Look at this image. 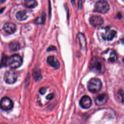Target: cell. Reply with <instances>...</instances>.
<instances>
[{"label": "cell", "instance_id": "6da1fadb", "mask_svg": "<svg viewBox=\"0 0 124 124\" xmlns=\"http://www.w3.org/2000/svg\"><path fill=\"white\" fill-rule=\"evenodd\" d=\"M91 70L96 74H103L105 71V64L103 60L97 57H93L89 63Z\"/></svg>", "mask_w": 124, "mask_h": 124}, {"label": "cell", "instance_id": "7a4b0ae2", "mask_svg": "<svg viewBox=\"0 0 124 124\" xmlns=\"http://www.w3.org/2000/svg\"><path fill=\"white\" fill-rule=\"evenodd\" d=\"M102 87V84L101 80L96 78H91L88 82L87 87L89 91L93 93H95L99 92Z\"/></svg>", "mask_w": 124, "mask_h": 124}, {"label": "cell", "instance_id": "3957f363", "mask_svg": "<svg viewBox=\"0 0 124 124\" xmlns=\"http://www.w3.org/2000/svg\"><path fill=\"white\" fill-rule=\"evenodd\" d=\"M23 60L20 56L14 54L10 56L7 60V63L9 66L13 69L20 67L22 64Z\"/></svg>", "mask_w": 124, "mask_h": 124}, {"label": "cell", "instance_id": "277c9868", "mask_svg": "<svg viewBox=\"0 0 124 124\" xmlns=\"http://www.w3.org/2000/svg\"><path fill=\"white\" fill-rule=\"evenodd\" d=\"M94 8L96 12L101 14H105L108 11L109 5L106 0H100L95 3Z\"/></svg>", "mask_w": 124, "mask_h": 124}, {"label": "cell", "instance_id": "5b68a950", "mask_svg": "<svg viewBox=\"0 0 124 124\" xmlns=\"http://www.w3.org/2000/svg\"><path fill=\"white\" fill-rule=\"evenodd\" d=\"M104 31L102 33V37L104 40L111 41L116 35V31L111 29L109 27H106L104 29Z\"/></svg>", "mask_w": 124, "mask_h": 124}, {"label": "cell", "instance_id": "8992f818", "mask_svg": "<svg viewBox=\"0 0 124 124\" xmlns=\"http://www.w3.org/2000/svg\"><path fill=\"white\" fill-rule=\"evenodd\" d=\"M13 106L12 100L8 97H4L0 101V108L3 110H9L13 108Z\"/></svg>", "mask_w": 124, "mask_h": 124}, {"label": "cell", "instance_id": "52a82bcc", "mask_svg": "<svg viewBox=\"0 0 124 124\" xmlns=\"http://www.w3.org/2000/svg\"><path fill=\"white\" fill-rule=\"evenodd\" d=\"M17 74L13 71L10 70L5 72L4 75V80L6 83L12 84L16 82L17 80Z\"/></svg>", "mask_w": 124, "mask_h": 124}, {"label": "cell", "instance_id": "ba28073f", "mask_svg": "<svg viewBox=\"0 0 124 124\" xmlns=\"http://www.w3.org/2000/svg\"><path fill=\"white\" fill-rule=\"evenodd\" d=\"M89 21L90 24L94 27H97L102 25L104 23L103 18L97 15H93L90 17Z\"/></svg>", "mask_w": 124, "mask_h": 124}, {"label": "cell", "instance_id": "9c48e42d", "mask_svg": "<svg viewBox=\"0 0 124 124\" xmlns=\"http://www.w3.org/2000/svg\"><path fill=\"white\" fill-rule=\"evenodd\" d=\"M108 100V95L106 93H101L96 96L94 101L96 105L102 106L106 104Z\"/></svg>", "mask_w": 124, "mask_h": 124}, {"label": "cell", "instance_id": "30bf717a", "mask_svg": "<svg viewBox=\"0 0 124 124\" xmlns=\"http://www.w3.org/2000/svg\"><path fill=\"white\" fill-rule=\"evenodd\" d=\"M92 100L90 97L87 95L83 96L79 101V105L83 108L87 109L91 106Z\"/></svg>", "mask_w": 124, "mask_h": 124}, {"label": "cell", "instance_id": "8fae6325", "mask_svg": "<svg viewBox=\"0 0 124 124\" xmlns=\"http://www.w3.org/2000/svg\"><path fill=\"white\" fill-rule=\"evenodd\" d=\"M3 28L4 31L9 34L14 33L16 30V26L15 24L11 22H7L5 23Z\"/></svg>", "mask_w": 124, "mask_h": 124}, {"label": "cell", "instance_id": "7c38bea8", "mask_svg": "<svg viewBox=\"0 0 124 124\" xmlns=\"http://www.w3.org/2000/svg\"><path fill=\"white\" fill-rule=\"evenodd\" d=\"M47 63L55 69H58L60 65V62L53 56H50L47 58Z\"/></svg>", "mask_w": 124, "mask_h": 124}, {"label": "cell", "instance_id": "4fadbf2b", "mask_svg": "<svg viewBox=\"0 0 124 124\" xmlns=\"http://www.w3.org/2000/svg\"><path fill=\"white\" fill-rule=\"evenodd\" d=\"M107 53L108 54V62H113L117 60L118 56L114 50L110 49L107 52Z\"/></svg>", "mask_w": 124, "mask_h": 124}, {"label": "cell", "instance_id": "5bb4252c", "mask_svg": "<svg viewBox=\"0 0 124 124\" xmlns=\"http://www.w3.org/2000/svg\"><path fill=\"white\" fill-rule=\"evenodd\" d=\"M28 12L26 10H21L18 11L16 14V18L19 21H23L26 20L28 17Z\"/></svg>", "mask_w": 124, "mask_h": 124}, {"label": "cell", "instance_id": "9a60e30c", "mask_svg": "<svg viewBox=\"0 0 124 124\" xmlns=\"http://www.w3.org/2000/svg\"><path fill=\"white\" fill-rule=\"evenodd\" d=\"M24 5L28 8H33L37 5V2L36 0H25Z\"/></svg>", "mask_w": 124, "mask_h": 124}, {"label": "cell", "instance_id": "2e32d148", "mask_svg": "<svg viewBox=\"0 0 124 124\" xmlns=\"http://www.w3.org/2000/svg\"><path fill=\"white\" fill-rule=\"evenodd\" d=\"M78 40H79V42L80 43L81 47L83 49H85L86 48V40L84 37V36L83 35V34L79 33L78 34Z\"/></svg>", "mask_w": 124, "mask_h": 124}, {"label": "cell", "instance_id": "e0dca14e", "mask_svg": "<svg viewBox=\"0 0 124 124\" xmlns=\"http://www.w3.org/2000/svg\"><path fill=\"white\" fill-rule=\"evenodd\" d=\"M9 48L12 51H17L20 48V45L18 42H13L9 44Z\"/></svg>", "mask_w": 124, "mask_h": 124}, {"label": "cell", "instance_id": "ac0fdd59", "mask_svg": "<svg viewBox=\"0 0 124 124\" xmlns=\"http://www.w3.org/2000/svg\"><path fill=\"white\" fill-rule=\"evenodd\" d=\"M46 16L45 13H43L42 16L39 17H37L35 20V22L37 24H43L45 23V20H46Z\"/></svg>", "mask_w": 124, "mask_h": 124}, {"label": "cell", "instance_id": "d6986e66", "mask_svg": "<svg viewBox=\"0 0 124 124\" xmlns=\"http://www.w3.org/2000/svg\"><path fill=\"white\" fill-rule=\"evenodd\" d=\"M118 97L121 102L124 103V87L120 88L118 91Z\"/></svg>", "mask_w": 124, "mask_h": 124}, {"label": "cell", "instance_id": "ffe728a7", "mask_svg": "<svg viewBox=\"0 0 124 124\" xmlns=\"http://www.w3.org/2000/svg\"><path fill=\"white\" fill-rule=\"evenodd\" d=\"M33 75L36 81H39L42 79V76L39 70H34Z\"/></svg>", "mask_w": 124, "mask_h": 124}, {"label": "cell", "instance_id": "44dd1931", "mask_svg": "<svg viewBox=\"0 0 124 124\" xmlns=\"http://www.w3.org/2000/svg\"><path fill=\"white\" fill-rule=\"evenodd\" d=\"M46 89L45 87H42V88H40V89L39 90V93L41 94H45L46 93Z\"/></svg>", "mask_w": 124, "mask_h": 124}, {"label": "cell", "instance_id": "7402d4cb", "mask_svg": "<svg viewBox=\"0 0 124 124\" xmlns=\"http://www.w3.org/2000/svg\"><path fill=\"white\" fill-rule=\"evenodd\" d=\"M54 94H53V93H50V94H48V95L46 96V98L47 100H51V99L54 97Z\"/></svg>", "mask_w": 124, "mask_h": 124}, {"label": "cell", "instance_id": "603a6c76", "mask_svg": "<svg viewBox=\"0 0 124 124\" xmlns=\"http://www.w3.org/2000/svg\"><path fill=\"white\" fill-rule=\"evenodd\" d=\"M56 50V48L55 47V46H51L47 48V51H53V50Z\"/></svg>", "mask_w": 124, "mask_h": 124}, {"label": "cell", "instance_id": "cb8c5ba5", "mask_svg": "<svg viewBox=\"0 0 124 124\" xmlns=\"http://www.w3.org/2000/svg\"><path fill=\"white\" fill-rule=\"evenodd\" d=\"M82 0H78V8L79 9H81L82 7Z\"/></svg>", "mask_w": 124, "mask_h": 124}, {"label": "cell", "instance_id": "d4e9b609", "mask_svg": "<svg viewBox=\"0 0 124 124\" xmlns=\"http://www.w3.org/2000/svg\"><path fill=\"white\" fill-rule=\"evenodd\" d=\"M121 41L123 44H124V36H123L121 38Z\"/></svg>", "mask_w": 124, "mask_h": 124}, {"label": "cell", "instance_id": "484cf974", "mask_svg": "<svg viewBox=\"0 0 124 124\" xmlns=\"http://www.w3.org/2000/svg\"><path fill=\"white\" fill-rule=\"evenodd\" d=\"M5 1V0H0V4L3 3V2H4Z\"/></svg>", "mask_w": 124, "mask_h": 124}, {"label": "cell", "instance_id": "4316f807", "mask_svg": "<svg viewBox=\"0 0 124 124\" xmlns=\"http://www.w3.org/2000/svg\"><path fill=\"white\" fill-rule=\"evenodd\" d=\"M71 3L72 4H74V2H75V0H71Z\"/></svg>", "mask_w": 124, "mask_h": 124}, {"label": "cell", "instance_id": "83f0119b", "mask_svg": "<svg viewBox=\"0 0 124 124\" xmlns=\"http://www.w3.org/2000/svg\"><path fill=\"white\" fill-rule=\"evenodd\" d=\"M123 62H124V58L123 59Z\"/></svg>", "mask_w": 124, "mask_h": 124}]
</instances>
